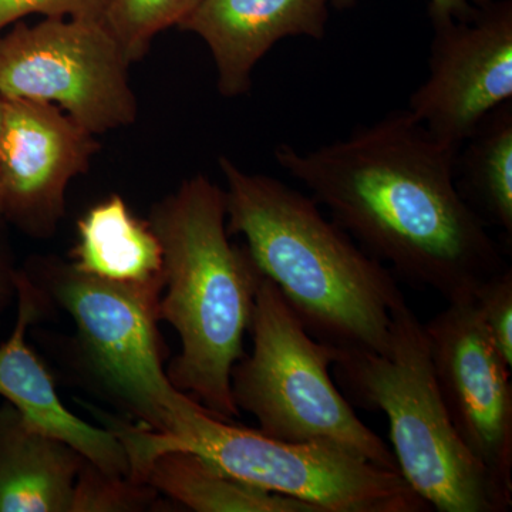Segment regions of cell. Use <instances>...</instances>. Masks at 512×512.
Instances as JSON below:
<instances>
[{
	"mask_svg": "<svg viewBox=\"0 0 512 512\" xmlns=\"http://www.w3.org/2000/svg\"><path fill=\"white\" fill-rule=\"evenodd\" d=\"M457 156L407 109L315 150H275L276 163L360 248L448 303L474 299L505 268L487 225L458 190Z\"/></svg>",
	"mask_w": 512,
	"mask_h": 512,
	"instance_id": "1",
	"label": "cell"
},
{
	"mask_svg": "<svg viewBox=\"0 0 512 512\" xmlns=\"http://www.w3.org/2000/svg\"><path fill=\"white\" fill-rule=\"evenodd\" d=\"M227 231L242 235L259 271L302 325L342 350L387 352L392 315L406 302L396 279L320 205L276 178L220 157Z\"/></svg>",
	"mask_w": 512,
	"mask_h": 512,
	"instance_id": "2",
	"label": "cell"
},
{
	"mask_svg": "<svg viewBox=\"0 0 512 512\" xmlns=\"http://www.w3.org/2000/svg\"><path fill=\"white\" fill-rule=\"evenodd\" d=\"M147 221L164 256L158 316L181 342L168 379L212 416L234 423L241 412L231 373L247 353L244 339L264 274L247 247L229 239L224 188L204 174L156 202Z\"/></svg>",
	"mask_w": 512,
	"mask_h": 512,
	"instance_id": "3",
	"label": "cell"
},
{
	"mask_svg": "<svg viewBox=\"0 0 512 512\" xmlns=\"http://www.w3.org/2000/svg\"><path fill=\"white\" fill-rule=\"evenodd\" d=\"M332 369L357 406L386 414L400 474L431 510H510L512 494L454 429L434 377L424 323L406 302L393 311L386 353L340 350Z\"/></svg>",
	"mask_w": 512,
	"mask_h": 512,
	"instance_id": "4",
	"label": "cell"
},
{
	"mask_svg": "<svg viewBox=\"0 0 512 512\" xmlns=\"http://www.w3.org/2000/svg\"><path fill=\"white\" fill-rule=\"evenodd\" d=\"M113 431L137 478L158 454L185 450L244 483L305 501L318 512L431 511L397 471L333 444L271 439L218 419L197 402L175 413L164 431L123 420L114 423Z\"/></svg>",
	"mask_w": 512,
	"mask_h": 512,
	"instance_id": "5",
	"label": "cell"
},
{
	"mask_svg": "<svg viewBox=\"0 0 512 512\" xmlns=\"http://www.w3.org/2000/svg\"><path fill=\"white\" fill-rule=\"evenodd\" d=\"M251 353L234 366L231 393L259 431L292 443H328L397 471L393 451L359 419L336 389L330 369L340 350L313 338L271 279L256 292Z\"/></svg>",
	"mask_w": 512,
	"mask_h": 512,
	"instance_id": "6",
	"label": "cell"
},
{
	"mask_svg": "<svg viewBox=\"0 0 512 512\" xmlns=\"http://www.w3.org/2000/svg\"><path fill=\"white\" fill-rule=\"evenodd\" d=\"M25 272L50 305L73 319V356L83 379L134 423L164 431L175 413L195 402L164 370L158 330L164 286L101 281L55 258L37 259Z\"/></svg>",
	"mask_w": 512,
	"mask_h": 512,
	"instance_id": "7",
	"label": "cell"
},
{
	"mask_svg": "<svg viewBox=\"0 0 512 512\" xmlns=\"http://www.w3.org/2000/svg\"><path fill=\"white\" fill-rule=\"evenodd\" d=\"M130 66L104 20L46 18L0 35V97L53 104L93 136L137 120Z\"/></svg>",
	"mask_w": 512,
	"mask_h": 512,
	"instance_id": "8",
	"label": "cell"
},
{
	"mask_svg": "<svg viewBox=\"0 0 512 512\" xmlns=\"http://www.w3.org/2000/svg\"><path fill=\"white\" fill-rule=\"evenodd\" d=\"M433 25L429 77L407 110L458 153L491 111L512 100V5L493 2L473 18Z\"/></svg>",
	"mask_w": 512,
	"mask_h": 512,
	"instance_id": "9",
	"label": "cell"
},
{
	"mask_svg": "<svg viewBox=\"0 0 512 512\" xmlns=\"http://www.w3.org/2000/svg\"><path fill=\"white\" fill-rule=\"evenodd\" d=\"M424 329L434 377L454 429L512 494L511 367L491 342L474 299L448 303Z\"/></svg>",
	"mask_w": 512,
	"mask_h": 512,
	"instance_id": "10",
	"label": "cell"
},
{
	"mask_svg": "<svg viewBox=\"0 0 512 512\" xmlns=\"http://www.w3.org/2000/svg\"><path fill=\"white\" fill-rule=\"evenodd\" d=\"M96 136L53 104L3 99L0 214L33 238L55 234L66 191L89 170Z\"/></svg>",
	"mask_w": 512,
	"mask_h": 512,
	"instance_id": "11",
	"label": "cell"
},
{
	"mask_svg": "<svg viewBox=\"0 0 512 512\" xmlns=\"http://www.w3.org/2000/svg\"><path fill=\"white\" fill-rule=\"evenodd\" d=\"M18 318L0 345V396L12 404L32 429L69 444L104 473L130 478L123 444L109 429L74 416L56 392L55 380L26 342L30 326L43 318L50 302L23 269L16 275Z\"/></svg>",
	"mask_w": 512,
	"mask_h": 512,
	"instance_id": "12",
	"label": "cell"
},
{
	"mask_svg": "<svg viewBox=\"0 0 512 512\" xmlns=\"http://www.w3.org/2000/svg\"><path fill=\"white\" fill-rule=\"evenodd\" d=\"M343 0H201L180 29L195 33L210 49L218 92L234 99L252 86L256 64L286 37L320 40L329 6Z\"/></svg>",
	"mask_w": 512,
	"mask_h": 512,
	"instance_id": "13",
	"label": "cell"
},
{
	"mask_svg": "<svg viewBox=\"0 0 512 512\" xmlns=\"http://www.w3.org/2000/svg\"><path fill=\"white\" fill-rule=\"evenodd\" d=\"M84 460L32 429L12 404L0 406V512H70Z\"/></svg>",
	"mask_w": 512,
	"mask_h": 512,
	"instance_id": "14",
	"label": "cell"
},
{
	"mask_svg": "<svg viewBox=\"0 0 512 512\" xmlns=\"http://www.w3.org/2000/svg\"><path fill=\"white\" fill-rule=\"evenodd\" d=\"M70 258L77 271L101 281L164 286L163 248L156 232L148 221L138 220L119 194L80 218Z\"/></svg>",
	"mask_w": 512,
	"mask_h": 512,
	"instance_id": "15",
	"label": "cell"
},
{
	"mask_svg": "<svg viewBox=\"0 0 512 512\" xmlns=\"http://www.w3.org/2000/svg\"><path fill=\"white\" fill-rule=\"evenodd\" d=\"M144 483L175 503L197 512H318L311 504L255 487L229 476L192 451L158 454L148 464Z\"/></svg>",
	"mask_w": 512,
	"mask_h": 512,
	"instance_id": "16",
	"label": "cell"
},
{
	"mask_svg": "<svg viewBox=\"0 0 512 512\" xmlns=\"http://www.w3.org/2000/svg\"><path fill=\"white\" fill-rule=\"evenodd\" d=\"M457 187L484 224L512 235V101L491 111L461 147Z\"/></svg>",
	"mask_w": 512,
	"mask_h": 512,
	"instance_id": "17",
	"label": "cell"
},
{
	"mask_svg": "<svg viewBox=\"0 0 512 512\" xmlns=\"http://www.w3.org/2000/svg\"><path fill=\"white\" fill-rule=\"evenodd\" d=\"M201 0H109L104 23L128 62H140L158 33L184 22Z\"/></svg>",
	"mask_w": 512,
	"mask_h": 512,
	"instance_id": "18",
	"label": "cell"
},
{
	"mask_svg": "<svg viewBox=\"0 0 512 512\" xmlns=\"http://www.w3.org/2000/svg\"><path fill=\"white\" fill-rule=\"evenodd\" d=\"M151 485L128 477L110 476L84 460L74 484L70 512H127L150 510L157 503Z\"/></svg>",
	"mask_w": 512,
	"mask_h": 512,
	"instance_id": "19",
	"label": "cell"
},
{
	"mask_svg": "<svg viewBox=\"0 0 512 512\" xmlns=\"http://www.w3.org/2000/svg\"><path fill=\"white\" fill-rule=\"evenodd\" d=\"M474 302L491 342L512 367V269L491 276L478 289Z\"/></svg>",
	"mask_w": 512,
	"mask_h": 512,
	"instance_id": "20",
	"label": "cell"
},
{
	"mask_svg": "<svg viewBox=\"0 0 512 512\" xmlns=\"http://www.w3.org/2000/svg\"><path fill=\"white\" fill-rule=\"evenodd\" d=\"M109 0H0V35L30 15L104 20Z\"/></svg>",
	"mask_w": 512,
	"mask_h": 512,
	"instance_id": "21",
	"label": "cell"
},
{
	"mask_svg": "<svg viewBox=\"0 0 512 512\" xmlns=\"http://www.w3.org/2000/svg\"><path fill=\"white\" fill-rule=\"evenodd\" d=\"M348 6L352 0H343ZM493 0H430L431 19L467 20Z\"/></svg>",
	"mask_w": 512,
	"mask_h": 512,
	"instance_id": "22",
	"label": "cell"
},
{
	"mask_svg": "<svg viewBox=\"0 0 512 512\" xmlns=\"http://www.w3.org/2000/svg\"><path fill=\"white\" fill-rule=\"evenodd\" d=\"M6 222L0 221V313L5 311L6 306L16 296V275L18 269L13 266L12 255L8 242H6Z\"/></svg>",
	"mask_w": 512,
	"mask_h": 512,
	"instance_id": "23",
	"label": "cell"
},
{
	"mask_svg": "<svg viewBox=\"0 0 512 512\" xmlns=\"http://www.w3.org/2000/svg\"><path fill=\"white\" fill-rule=\"evenodd\" d=\"M2 121H3V99L0 97V133H2ZM0 221H3L2 214H0ZM5 222V221H3Z\"/></svg>",
	"mask_w": 512,
	"mask_h": 512,
	"instance_id": "24",
	"label": "cell"
}]
</instances>
